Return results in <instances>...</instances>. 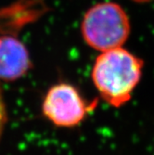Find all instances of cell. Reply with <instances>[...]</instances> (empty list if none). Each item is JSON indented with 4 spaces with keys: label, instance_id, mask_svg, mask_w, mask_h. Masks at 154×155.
I'll list each match as a JSON object with an SVG mask.
<instances>
[{
    "label": "cell",
    "instance_id": "6da1fadb",
    "mask_svg": "<svg viewBox=\"0 0 154 155\" xmlns=\"http://www.w3.org/2000/svg\"><path fill=\"white\" fill-rule=\"evenodd\" d=\"M142 70L143 60L121 47L97 56L91 78L102 100L119 108L131 100L141 79Z\"/></svg>",
    "mask_w": 154,
    "mask_h": 155
},
{
    "label": "cell",
    "instance_id": "7a4b0ae2",
    "mask_svg": "<svg viewBox=\"0 0 154 155\" xmlns=\"http://www.w3.org/2000/svg\"><path fill=\"white\" fill-rule=\"evenodd\" d=\"M130 31L128 15L114 2L97 3L91 7L81 23L84 41L100 52L121 48L128 39Z\"/></svg>",
    "mask_w": 154,
    "mask_h": 155
},
{
    "label": "cell",
    "instance_id": "3957f363",
    "mask_svg": "<svg viewBox=\"0 0 154 155\" xmlns=\"http://www.w3.org/2000/svg\"><path fill=\"white\" fill-rule=\"evenodd\" d=\"M97 106V101L88 102L71 84L52 86L42 102V114L58 127H74L87 118Z\"/></svg>",
    "mask_w": 154,
    "mask_h": 155
},
{
    "label": "cell",
    "instance_id": "277c9868",
    "mask_svg": "<svg viewBox=\"0 0 154 155\" xmlns=\"http://www.w3.org/2000/svg\"><path fill=\"white\" fill-rule=\"evenodd\" d=\"M31 68L30 55L22 42L10 35L0 36V80L16 81Z\"/></svg>",
    "mask_w": 154,
    "mask_h": 155
},
{
    "label": "cell",
    "instance_id": "5b68a950",
    "mask_svg": "<svg viewBox=\"0 0 154 155\" xmlns=\"http://www.w3.org/2000/svg\"><path fill=\"white\" fill-rule=\"evenodd\" d=\"M6 123H7V110H6V106L2 96L1 88H0V138L2 137Z\"/></svg>",
    "mask_w": 154,
    "mask_h": 155
},
{
    "label": "cell",
    "instance_id": "8992f818",
    "mask_svg": "<svg viewBox=\"0 0 154 155\" xmlns=\"http://www.w3.org/2000/svg\"><path fill=\"white\" fill-rule=\"evenodd\" d=\"M133 1H135V2H136V3H146V2L153 1V0H133Z\"/></svg>",
    "mask_w": 154,
    "mask_h": 155
}]
</instances>
